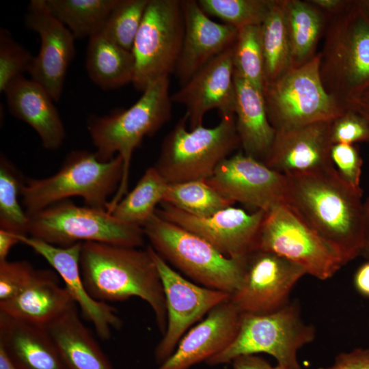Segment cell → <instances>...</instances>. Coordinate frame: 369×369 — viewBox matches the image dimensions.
<instances>
[{
  "label": "cell",
  "instance_id": "cell-41",
  "mask_svg": "<svg viewBox=\"0 0 369 369\" xmlns=\"http://www.w3.org/2000/svg\"><path fill=\"white\" fill-rule=\"evenodd\" d=\"M331 159L336 169L345 181L353 187H361L363 160L355 144H333Z\"/></svg>",
  "mask_w": 369,
  "mask_h": 369
},
{
  "label": "cell",
  "instance_id": "cell-27",
  "mask_svg": "<svg viewBox=\"0 0 369 369\" xmlns=\"http://www.w3.org/2000/svg\"><path fill=\"white\" fill-rule=\"evenodd\" d=\"M44 327L67 369H113L92 333L79 318L77 305Z\"/></svg>",
  "mask_w": 369,
  "mask_h": 369
},
{
  "label": "cell",
  "instance_id": "cell-17",
  "mask_svg": "<svg viewBox=\"0 0 369 369\" xmlns=\"http://www.w3.org/2000/svg\"><path fill=\"white\" fill-rule=\"evenodd\" d=\"M25 23L40 39L38 54L33 57L28 72L54 101H59L67 70L74 55L75 37L51 12L46 0L30 1Z\"/></svg>",
  "mask_w": 369,
  "mask_h": 369
},
{
  "label": "cell",
  "instance_id": "cell-33",
  "mask_svg": "<svg viewBox=\"0 0 369 369\" xmlns=\"http://www.w3.org/2000/svg\"><path fill=\"white\" fill-rule=\"evenodd\" d=\"M162 202L198 217L210 216L234 204L214 189L206 180L169 184Z\"/></svg>",
  "mask_w": 369,
  "mask_h": 369
},
{
  "label": "cell",
  "instance_id": "cell-16",
  "mask_svg": "<svg viewBox=\"0 0 369 369\" xmlns=\"http://www.w3.org/2000/svg\"><path fill=\"white\" fill-rule=\"evenodd\" d=\"M206 180L232 202H241L266 213L286 203L285 175L242 152L221 161Z\"/></svg>",
  "mask_w": 369,
  "mask_h": 369
},
{
  "label": "cell",
  "instance_id": "cell-19",
  "mask_svg": "<svg viewBox=\"0 0 369 369\" xmlns=\"http://www.w3.org/2000/svg\"><path fill=\"white\" fill-rule=\"evenodd\" d=\"M16 236L20 243L42 256L62 277L75 303L100 338H109L111 329L122 327V322L116 310L107 303L94 299L86 289L80 267L82 243L59 247L27 235Z\"/></svg>",
  "mask_w": 369,
  "mask_h": 369
},
{
  "label": "cell",
  "instance_id": "cell-35",
  "mask_svg": "<svg viewBox=\"0 0 369 369\" xmlns=\"http://www.w3.org/2000/svg\"><path fill=\"white\" fill-rule=\"evenodd\" d=\"M232 62L235 72L263 91L265 74L260 25L248 26L238 30L232 46Z\"/></svg>",
  "mask_w": 369,
  "mask_h": 369
},
{
  "label": "cell",
  "instance_id": "cell-13",
  "mask_svg": "<svg viewBox=\"0 0 369 369\" xmlns=\"http://www.w3.org/2000/svg\"><path fill=\"white\" fill-rule=\"evenodd\" d=\"M157 266L165 297L167 323L154 355L160 365L175 351L189 329L219 304L230 299L224 292L195 284L182 276L150 246H147Z\"/></svg>",
  "mask_w": 369,
  "mask_h": 369
},
{
  "label": "cell",
  "instance_id": "cell-49",
  "mask_svg": "<svg viewBox=\"0 0 369 369\" xmlns=\"http://www.w3.org/2000/svg\"><path fill=\"white\" fill-rule=\"evenodd\" d=\"M0 369H18L1 347H0Z\"/></svg>",
  "mask_w": 369,
  "mask_h": 369
},
{
  "label": "cell",
  "instance_id": "cell-26",
  "mask_svg": "<svg viewBox=\"0 0 369 369\" xmlns=\"http://www.w3.org/2000/svg\"><path fill=\"white\" fill-rule=\"evenodd\" d=\"M236 128L244 153L264 162L276 131L268 118L263 93L234 70Z\"/></svg>",
  "mask_w": 369,
  "mask_h": 369
},
{
  "label": "cell",
  "instance_id": "cell-47",
  "mask_svg": "<svg viewBox=\"0 0 369 369\" xmlns=\"http://www.w3.org/2000/svg\"><path fill=\"white\" fill-rule=\"evenodd\" d=\"M18 243L16 234L0 228V262L7 260L12 247Z\"/></svg>",
  "mask_w": 369,
  "mask_h": 369
},
{
  "label": "cell",
  "instance_id": "cell-25",
  "mask_svg": "<svg viewBox=\"0 0 369 369\" xmlns=\"http://www.w3.org/2000/svg\"><path fill=\"white\" fill-rule=\"evenodd\" d=\"M0 347L18 369H67L44 327L0 312Z\"/></svg>",
  "mask_w": 369,
  "mask_h": 369
},
{
  "label": "cell",
  "instance_id": "cell-18",
  "mask_svg": "<svg viewBox=\"0 0 369 369\" xmlns=\"http://www.w3.org/2000/svg\"><path fill=\"white\" fill-rule=\"evenodd\" d=\"M232 46L209 62L171 95L172 102L185 107L190 129L202 125L204 115L212 109H217L221 118L235 116Z\"/></svg>",
  "mask_w": 369,
  "mask_h": 369
},
{
  "label": "cell",
  "instance_id": "cell-39",
  "mask_svg": "<svg viewBox=\"0 0 369 369\" xmlns=\"http://www.w3.org/2000/svg\"><path fill=\"white\" fill-rule=\"evenodd\" d=\"M330 139L332 145L369 142V122L357 111L346 108L331 122Z\"/></svg>",
  "mask_w": 369,
  "mask_h": 369
},
{
  "label": "cell",
  "instance_id": "cell-12",
  "mask_svg": "<svg viewBox=\"0 0 369 369\" xmlns=\"http://www.w3.org/2000/svg\"><path fill=\"white\" fill-rule=\"evenodd\" d=\"M256 249L284 258L325 280L344 265L337 253L287 203L266 213Z\"/></svg>",
  "mask_w": 369,
  "mask_h": 369
},
{
  "label": "cell",
  "instance_id": "cell-20",
  "mask_svg": "<svg viewBox=\"0 0 369 369\" xmlns=\"http://www.w3.org/2000/svg\"><path fill=\"white\" fill-rule=\"evenodd\" d=\"M184 37L176 72L180 86L212 59L231 48L238 30L212 20L197 0H181Z\"/></svg>",
  "mask_w": 369,
  "mask_h": 369
},
{
  "label": "cell",
  "instance_id": "cell-21",
  "mask_svg": "<svg viewBox=\"0 0 369 369\" xmlns=\"http://www.w3.org/2000/svg\"><path fill=\"white\" fill-rule=\"evenodd\" d=\"M241 314L229 300L189 330L174 353L155 369H189L228 347L237 334Z\"/></svg>",
  "mask_w": 369,
  "mask_h": 369
},
{
  "label": "cell",
  "instance_id": "cell-2",
  "mask_svg": "<svg viewBox=\"0 0 369 369\" xmlns=\"http://www.w3.org/2000/svg\"><path fill=\"white\" fill-rule=\"evenodd\" d=\"M80 267L86 289L94 299L107 303L139 297L152 308L160 332L165 333L167 312L163 286L147 247L82 243Z\"/></svg>",
  "mask_w": 369,
  "mask_h": 369
},
{
  "label": "cell",
  "instance_id": "cell-3",
  "mask_svg": "<svg viewBox=\"0 0 369 369\" xmlns=\"http://www.w3.org/2000/svg\"><path fill=\"white\" fill-rule=\"evenodd\" d=\"M169 78L161 79L150 85L139 100L128 109L104 116H92L87 128L96 154L102 161L119 155L123 161V175L112 200L107 206L111 213L128 193L130 165L133 153L146 136L160 129L172 115Z\"/></svg>",
  "mask_w": 369,
  "mask_h": 369
},
{
  "label": "cell",
  "instance_id": "cell-43",
  "mask_svg": "<svg viewBox=\"0 0 369 369\" xmlns=\"http://www.w3.org/2000/svg\"><path fill=\"white\" fill-rule=\"evenodd\" d=\"M308 1L324 13L329 18L346 10L351 5L353 1L308 0Z\"/></svg>",
  "mask_w": 369,
  "mask_h": 369
},
{
  "label": "cell",
  "instance_id": "cell-14",
  "mask_svg": "<svg viewBox=\"0 0 369 369\" xmlns=\"http://www.w3.org/2000/svg\"><path fill=\"white\" fill-rule=\"evenodd\" d=\"M305 269L275 254L256 249L246 258L238 288L230 301L241 314H264L287 305L296 283Z\"/></svg>",
  "mask_w": 369,
  "mask_h": 369
},
{
  "label": "cell",
  "instance_id": "cell-6",
  "mask_svg": "<svg viewBox=\"0 0 369 369\" xmlns=\"http://www.w3.org/2000/svg\"><path fill=\"white\" fill-rule=\"evenodd\" d=\"M142 228L156 252L197 284L230 295L238 288L247 257H228L204 238L156 214Z\"/></svg>",
  "mask_w": 369,
  "mask_h": 369
},
{
  "label": "cell",
  "instance_id": "cell-4",
  "mask_svg": "<svg viewBox=\"0 0 369 369\" xmlns=\"http://www.w3.org/2000/svg\"><path fill=\"white\" fill-rule=\"evenodd\" d=\"M319 54L323 84L344 106L369 89V15L359 0L328 18Z\"/></svg>",
  "mask_w": 369,
  "mask_h": 369
},
{
  "label": "cell",
  "instance_id": "cell-45",
  "mask_svg": "<svg viewBox=\"0 0 369 369\" xmlns=\"http://www.w3.org/2000/svg\"><path fill=\"white\" fill-rule=\"evenodd\" d=\"M354 284L361 295L369 297V261L361 264L357 270Z\"/></svg>",
  "mask_w": 369,
  "mask_h": 369
},
{
  "label": "cell",
  "instance_id": "cell-28",
  "mask_svg": "<svg viewBox=\"0 0 369 369\" xmlns=\"http://www.w3.org/2000/svg\"><path fill=\"white\" fill-rule=\"evenodd\" d=\"M292 68L314 57L320 38L324 36L327 16L308 0H282Z\"/></svg>",
  "mask_w": 369,
  "mask_h": 369
},
{
  "label": "cell",
  "instance_id": "cell-42",
  "mask_svg": "<svg viewBox=\"0 0 369 369\" xmlns=\"http://www.w3.org/2000/svg\"><path fill=\"white\" fill-rule=\"evenodd\" d=\"M317 369H369V348H357L341 353L332 365Z\"/></svg>",
  "mask_w": 369,
  "mask_h": 369
},
{
  "label": "cell",
  "instance_id": "cell-29",
  "mask_svg": "<svg viewBox=\"0 0 369 369\" xmlns=\"http://www.w3.org/2000/svg\"><path fill=\"white\" fill-rule=\"evenodd\" d=\"M85 67L95 84L103 90H110L133 82L135 60L132 51L100 32L89 38Z\"/></svg>",
  "mask_w": 369,
  "mask_h": 369
},
{
  "label": "cell",
  "instance_id": "cell-10",
  "mask_svg": "<svg viewBox=\"0 0 369 369\" xmlns=\"http://www.w3.org/2000/svg\"><path fill=\"white\" fill-rule=\"evenodd\" d=\"M319 53L266 84L262 93L268 118L276 131L333 121L346 109L325 90L320 75Z\"/></svg>",
  "mask_w": 369,
  "mask_h": 369
},
{
  "label": "cell",
  "instance_id": "cell-40",
  "mask_svg": "<svg viewBox=\"0 0 369 369\" xmlns=\"http://www.w3.org/2000/svg\"><path fill=\"white\" fill-rule=\"evenodd\" d=\"M35 270L27 261H1L0 303L18 294L28 284Z\"/></svg>",
  "mask_w": 369,
  "mask_h": 369
},
{
  "label": "cell",
  "instance_id": "cell-15",
  "mask_svg": "<svg viewBox=\"0 0 369 369\" xmlns=\"http://www.w3.org/2000/svg\"><path fill=\"white\" fill-rule=\"evenodd\" d=\"M160 204L156 215L200 236L228 257L243 258L256 250L266 214L264 210L249 213L231 206L210 216L198 217L170 204Z\"/></svg>",
  "mask_w": 369,
  "mask_h": 369
},
{
  "label": "cell",
  "instance_id": "cell-7",
  "mask_svg": "<svg viewBox=\"0 0 369 369\" xmlns=\"http://www.w3.org/2000/svg\"><path fill=\"white\" fill-rule=\"evenodd\" d=\"M184 115L166 135L154 167L168 184L206 180L240 146L235 116L188 131Z\"/></svg>",
  "mask_w": 369,
  "mask_h": 369
},
{
  "label": "cell",
  "instance_id": "cell-23",
  "mask_svg": "<svg viewBox=\"0 0 369 369\" xmlns=\"http://www.w3.org/2000/svg\"><path fill=\"white\" fill-rule=\"evenodd\" d=\"M3 93L10 113L37 133L46 149L55 150L62 146L66 137L64 124L54 100L42 85L21 76Z\"/></svg>",
  "mask_w": 369,
  "mask_h": 369
},
{
  "label": "cell",
  "instance_id": "cell-5",
  "mask_svg": "<svg viewBox=\"0 0 369 369\" xmlns=\"http://www.w3.org/2000/svg\"><path fill=\"white\" fill-rule=\"evenodd\" d=\"M122 175L119 155L102 161L95 152L72 151L51 176L27 180L22 202L28 216L72 196L81 197L87 206L107 210L108 198L117 191Z\"/></svg>",
  "mask_w": 369,
  "mask_h": 369
},
{
  "label": "cell",
  "instance_id": "cell-24",
  "mask_svg": "<svg viewBox=\"0 0 369 369\" xmlns=\"http://www.w3.org/2000/svg\"><path fill=\"white\" fill-rule=\"evenodd\" d=\"M58 274L51 270H35L25 288L13 298L0 303V312L36 325L46 327L77 305Z\"/></svg>",
  "mask_w": 369,
  "mask_h": 369
},
{
  "label": "cell",
  "instance_id": "cell-1",
  "mask_svg": "<svg viewBox=\"0 0 369 369\" xmlns=\"http://www.w3.org/2000/svg\"><path fill=\"white\" fill-rule=\"evenodd\" d=\"M284 175L286 203L337 253L344 264L361 256L366 240L361 188L345 181L334 165Z\"/></svg>",
  "mask_w": 369,
  "mask_h": 369
},
{
  "label": "cell",
  "instance_id": "cell-31",
  "mask_svg": "<svg viewBox=\"0 0 369 369\" xmlns=\"http://www.w3.org/2000/svg\"><path fill=\"white\" fill-rule=\"evenodd\" d=\"M118 0H46L53 14L75 38L100 33Z\"/></svg>",
  "mask_w": 369,
  "mask_h": 369
},
{
  "label": "cell",
  "instance_id": "cell-37",
  "mask_svg": "<svg viewBox=\"0 0 369 369\" xmlns=\"http://www.w3.org/2000/svg\"><path fill=\"white\" fill-rule=\"evenodd\" d=\"M149 0H118L101 31L121 47L132 51Z\"/></svg>",
  "mask_w": 369,
  "mask_h": 369
},
{
  "label": "cell",
  "instance_id": "cell-48",
  "mask_svg": "<svg viewBox=\"0 0 369 369\" xmlns=\"http://www.w3.org/2000/svg\"><path fill=\"white\" fill-rule=\"evenodd\" d=\"M364 208L366 223V240L361 256L369 261V195L366 201L364 202Z\"/></svg>",
  "mask_w": 369,
  "mask_h": 369
},
{
  "label": "cell",
  "instance_id": "cell-34",
  "mask_svg": "<svg viewBox=\"0 0 369 369\" xmlns=\"http://www.w3.org/2000/svg\"><path fill=\"white\" fill-rule=\"evenodd\" d=\"M25 181L14 164L3 154L0 156V228L27 235L29 217L19 204Z\"/></svg>",
  "mask_w": 369,
  "mask_h": 369
},
{
  "label": "cell",
  "instance_id": "cell-38",
  "mask_svg": "<svg viewBox=\"0 0 369 369\" xmlns=\"http://www.w3.org/2000/svg\"><path fill=\"white\" fill-rule=\"evenodd\" d=\"M34 56L17 42L10 31L0 30V92L14 79L29 72Z\"/></svg>",
  "mask_w": 369,
  "mask_h": 369
},
{
  "label": "cell",
  "instance_id": "cell-30",
  "mask_svg": "<svg viewBox=\"0 0 369 369\" xmlns=\"http://www.w3.org/2000/svg\"><path fill=\"white\" fill-rule=\"evenodd\" d=\"M168 184L154 166L148 167L111 214L123 223L142 227L163 201Z\"/></svg>",
  "mask_w": 369,
  "mask_h": 369
},
{
  "label": "cell",
  "instance_id": "cell-46",
  "mask_svg": "<svg viewBox=\"0 0 369 369\" xmlns=\"http://www.w3.org/2000/svg\"><path fill=\"white\" fill-rule=\"evenodd\" d=\"M344 107L357 111L369 122V89L348 101Z\"/></svg>",
  "mask_w": 369,
  "mask_h": 369
},
{
  "label": "cell",
  "instance_id": "cell-22",
  "mask_svg": "<svg viewBox=\"0 0 369 369\" xmlns=\"http://www.w3.org/2000/svg\"><path fill=\"white\" fill-rule=\"evenodd\" d=\"M332 121L277 131L264 163L283 174L306 172L333 165L331 159Z\"/></svg>",
  "mask_w": 369,
  "mask_h": 369
},
{
  "label": "cell",
  "instance_id": "cell-50",
  "mask_svg": "<svg viewBox=\"0 0 369 369\" xmlns=\"http://www.w3.org/2000/svg\"><path fill=\"white\" fill-rule=\"evenodd\" d=\"M360 5L369 15V0H359Z\"/></svg>",
  "mask_w": 369,
  "mask_h": 369
},
{
  "label": "cell",
  "instance_id": "cell-9",
  "mask_svg": "<svg viewBox=\"0 0 369 369\" xmlns=\"http://www.w3.org/2000/svg\"><path fill=\"white\" fill-rule=\"evenodd\" d=\"M28 217L30 236L59 247L96 242L139 247L144 242L142 227L123 223L107 210L66 200Z\"/></svg>",
  "mask_w": 369,
  "mask_h": 369
},
{
  "label": "cell",
  "instance_id": "cell-51",
  "mask_svg": "<svg viewBox=\"0 0 369 369\" xmlns=\"http://www.w3.org/2000/svg\"><path fill=\"white\" fill-rule=\"evenodd\" d=\"M273 369H289V368L282 366L281 365L277 364L275 366L273 367Z\"/></svg>",
  "mask_w": 369,
  "mask_h": 369
},
{
  "label": "cell",
  "instance_id": "cell-36",
  "mask_svg": "<svg viewBox=\"0 0 369 369\" xmlns=\"http://www.w3.org/2000/svg\"><path fill=\"white\" fill-rule=\"evenodd\" d=\"M208 16L222 20L238 30L248 26L260 25L273 0H197Z\"/></svg>",
  "mask_w": 369,
  "mask_h": 369
},
{
  "label": "cell",
  "instance_id": "cell-11",
  "mask_svg": "<svg viewBox=\"0 0 369 369\" xmlns=\"http://www.w3.org/2000/svg\"><path fill=\"white\" fill-rule=\"evenodd\" d=\"M181 0H149L132 49L134 87L142 92L176 70L184 37Z\"/></svg>",
  "mask_w": 369,
  "mask_h": 369
},
{
  "label": "cell",
  "instance_id": "cell-44",
  "mask_svg": "<svg viewBox=\"0 0 369 369\" xmlns=\"http://www.w3.org/2000/svg\"><path fill=\"white\" fill-rule=\"evenodd\" d=\"M231 363L232 369H273L266 359L256 355H241Z\"/></svg>",
  "mask_w": 369,
  "mask_h": 369
},
{
  "label": "cell",
  "instance_id": "cell-8",
  "mask_svg": "<svg viewBox=\"0 0 369 369\" xmlns=\"http://www.w3.org/2000/svg\"><path fill=\"white\" fill-rule=\"evenodd\" d=\"M315 332L314 326L303 321L298 301L268 314H242L233 341L205 363L214 366L231 363L241 355L263 353L273 357L277 364L302 369L297 352L314 340Z\"/></svg>",
  "mask_w": 369,
  "mask_h": 369
},
{
  "label": "cell",
  "instance_id": "cell-32",
  "mask_svg": "<svg viewBox=\"0 0 369 369\" xmlns=\"http://www.w3.org/2000/svg\"><path fill=\"white\" fill-rule=\"evenodd\" d=\"M260 33L265 85L277 81L292 68L282 0H273L267 15L260 25Z\"/></svg>",
  "mask_w": 369,
  "mask_h": 369
}]
</instances>
